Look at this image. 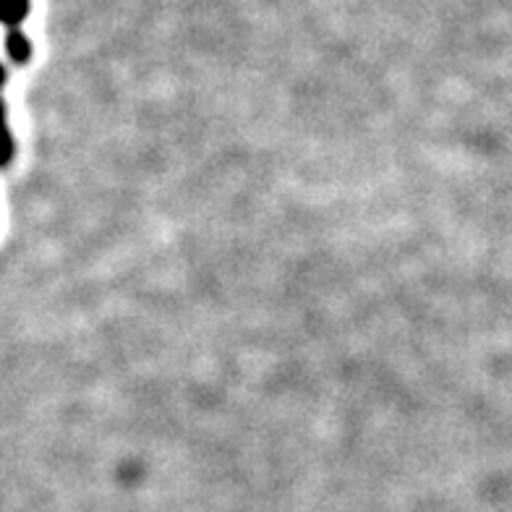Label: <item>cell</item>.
Listing matches in <instances>:
<instances>
[{"mask_svg": "<svg viewBox=\"0 0 512 512\" xmlns=\"http://www.w3.org/2000/svg\"><path fill=\"white\" fill-rule=\"evenodd\" d=\"M6 48H8V55H11L16 63L29 61V55H32V42H29L19 29H11V32H8Z\"/></svg>", "mask_w": 512, "mask_h": 512, "instance_id": "2", "label": "cell"}, {"mask_svg": "<svg viewBox=\"0 0 512 512\" xmlns=\"http://www.w3.org/2000/svg\"><path fill=\"white\" fill-rule=\"evenodd\" d=\"M29 0H0V21L11 29H19V24L27 19Z\"/></svg>", "mask_w": 512, "mask_h": 512, "instance_id": "1", "label": "cell"}]
</instances>
